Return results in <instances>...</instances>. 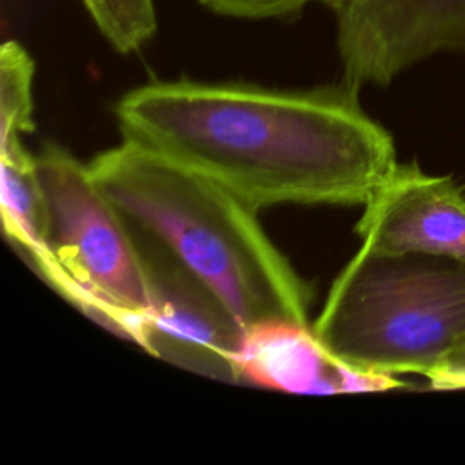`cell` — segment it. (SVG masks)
I'll return each mask as SVG.
<instances>
[{
  "label": "cell",
  "mask_w": 465,
  "mask_h": 465,
  "mask_svg": "<svg viewBox=\"0 0 465 465\" xmlns=\"http://www.w3.org/2000/svg\"><path fill=\"white\" fill-rule=\"evenodd\" d=\"M122 140L218 183L245 205H365L396 169L391 134L347 84L280 89L156 80L114 105Z\"/></svg>",
  "instance_id": "obj_1"
},
{
  "label": "cell",
  "mask_w": 465,
  "mask_h": 465,
  "mask_svg": "<svg viewBox=\"0 0 465 465\" xmlns=\"http://www.w3.org/2000/svg\"><path fill=\"white\" fill-rule=\"evenodd\" d=\"M134 236L191 274L247 329L309 323L312 291L258 222V211L209 178L122 140L87 162Z\"/></svg>",
  "instance_id": "obj_2"
},
{
  "label": "cell",
  "mask_w": 465,
  "mask_h": 465,
  "mask_svg": "<svg viewBox=\"0 0 465 465\" xmlns=\"http://www.w3.org/2000/svg\"><path fill=\"white\" fill-rule=\"evenodd\" d=\"M361 249L334 278L312 331L345 363L430 378L465 343V263Z\"/></svg>",
  "instance_id": "obj_3"
},
{
  "label": "cell",
  "mask_w": 465,
  "mask_h": 465,
  "mask_svg": "<svg viewBox=\"0 0 465 465\" xmlns=\"http://www.w3.org/2000/svg\"><path fill=\"white\" fill-rule=\"evenodd\" d=\"M36 169L51 254L31 267L85 316L143 349L153 289L133 229L93 180L89 165L62 145L45 143Z\"/></svg>",
  "instance_id": "obj_4"
},
{
  "label": "cell",
  "mask_w": 465,
  "mask_h": 465,
  "mask_svg": "<svg viewBox=\"0 0 465 465\" xmlns=\"http://www.w3.org/2000/svg\"><path fill=\"white\" fill-rule=\"evenodd\" d=\"M341 82L389 85L438 53H465V0H338Z\"/></svg>",
  "instance_id": "obj_5"
},
{
  "label": "cell",
  "mask_w": 465,
  "mask_h": 465,
  "mask_svg": "<svg viewBox=\"0 0 465 465\" xmlns=\"http://www.w3.org/2000/svg\"><path fill=\"white\" fill-rule=\"evenodd\" d=\"M136 240L153 289L143 351L209 378L242 381L238 351L243 329L180 265L151 243Z\"/></svg>",
  "instance_id": "obj_6"
},
{
  "label": "cell",
  "mask_w": 465,
  "mask_h": 465,
  "mask_svg": "<svg viewBox=\"0 0 465 465\" xmlns=\"http://www.w3.org/2000/svg\"><path fill=\"white\" fill-rule=\"evenodd\" d=\"M360 249L374 256H430L465 263V193L449 176L398 163L363 205Z\"/></svg>",
  "instance_id": "obj_7"
},
{
  "label": "cell",
  "mask_w": 465,
  "mask_h": 465,
  "mask_svg": "<svg viewBox=\"0 0 465 465\" xmlns=\"http://www.w3.org/2000/svg\"><path fill=\"white\" fill-rule=\"evenodd\" d=\"M340 360L320 343L312 323L269 320L243 329L242 381L292 394H338Z\"/></svg>",
  "instance_id": "obj_8"
},
{
  "label": "cell",
  "mask_w": 465,
  "mask_h": 465,
  "mask_svg": "<svg viewBox=\"0 0 465 465\" xmlns=\"http://www.w3.org/2000/svg\"><path fill=\"white\" fill-rule=\"evenodd\" d=\"M0 213L5 238L25 258L47 249L45 196L31 154L22 138L0 142Z\"/></svg>",
  "instance_id": "obj_9"
},
{
  "label": "cell",
  "mask_w": 465,
  "mask_h": 465,
  "mask_svg": "<svg viewBox=\"0 0 465 465\" xmlns=\"http://www.w3.org/2000/svg\"><path fill=\"white\" fill-rule=\"evenodd\" d=\"M35 60L16 40L0 47V142L22 138L35 129L33 120Z\"/></svg>",
  "instance_id": "obj_10"
},
{
  "label": "cell",
  "mask_w": 465,
  "mask_h": 465,
  "mask_svg": "<svg viewBox=\"0 0 465 465\" xmlns=\"http://www.w3.org/2000/svg\"><path fill=\"white\" fill-rule=\"evenodd\" d=\"M102 38L120 54L147 45L158 31L154 0H80Z\"/></svg>",
  "instance_id": "obj_11"
},
{
  "label": "cell",
  "mask_w": 465,
  "mask_h": 465,
  "mask_svg": "<svg viewBox=\"0 0 465 465\" xmlns=\"http://www.w3.org/2000/svg\"><path fill=\"white\" fill-rule=\"evenodd\" d=\"M216 16L234 20L292 22L314 4L334 7L338 0H194Z\"/></svg>",
  "instance_id": "obj_12"
},
{
  "label": "cell",
  "mask_w": 465,
  "mask_h": 465,
  "mask_svg": "<svg viewBox=\"0 0 465 465\" xmlns=\"http://www.w3.org/2000/svg\"><path fill=\"white\" fill-rule=\"evenodd\" d=\"M434 389H465V343L429 378Z\"/></svg>",
  "instance_id": "obj_13"
}]
</instances>
